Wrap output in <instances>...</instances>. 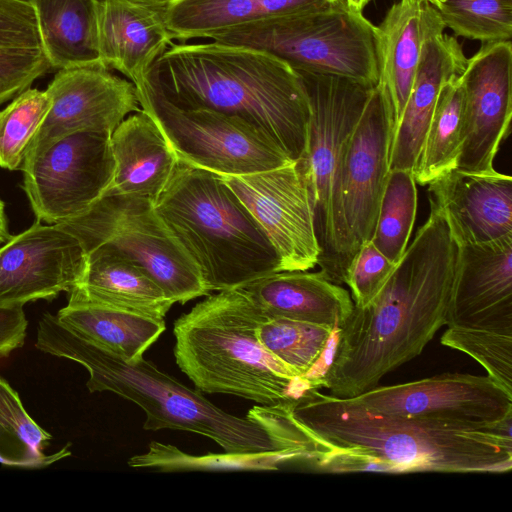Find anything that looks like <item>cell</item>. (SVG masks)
Returning <instances> with one entry per match:
<instances>
[{
    "mask_svg": "<svg viewBox=\"0 0 512 512\" xmlns=\"http://www.w3.org/2000/svg\"><path fill=\"white\" fill-rule=\"evenodd\" d=\"M466 61L451 35L437 33L424 42L410 94L393 130L390 170L414 172L440 89L451 76L464 71Z\"/></svg>",
    "mask_w": 512,
    "mask_h": 512,
    "instance_id": "cell-22",
    "label": "cell"
},
{
    "mask_svg": "<svg viewBox=\"0 0 512 512\" xmlns=\"http://www.w3.org/2000/svg\"><path fill=\"white\" fill-rule=\"evenodd\" d=\"M369 2L370 0H347V5L353 11L362 12Z\"/></svg>",
    "mask_w": 512,
    "mask_h": 512,
    "instance_id": "cell-42",
    "label": "cell"
},
{
    "mask_svg": "<svg viewBox=\"0 0 512 512\" xmlns=\"http://www.w3.org/2000/svg\"><path fill=\"white\" fill-rule=\"evenodd\" d=\"M168 0H100V60L133 84L143 79L174 39L167 26Z\"/></svg>",
    "mask_w": 512,
    "mask_h": 512,
    "instance_id": "cell-20",
    "label": "cell"
},
{
    "mask_svg": "<svg viewBox=\"0 0 512 512\" xmlns=\"http://www.w3.org/2000/svg\"><path fill=\"white\" fill-rule=\"evenodd\" d=\"M395 263L384 256L369 240L352 255L344 273L343 283L351 290L357 307H365L381 292Z\"/></svg>",
    "mask_w": 512,
    "mask_h": 512,
    "instance_id": "cell-36",
    "label": "cell"
},
{
    "mask_svg": "<svg viewBox=\"0 0 512 512\" xmlns=\"http://www.w3.org/2000/svg\"><path fill=\"white\" fill-rule=\"evenodd\" d=\"M319 469L331 473L376 472L398 474L387 461L350 449L332 448L313 462Z\"/></svg>",
    "mask_w": 512,
    "mask_h": 512,
    "instance_id": "cell-39",
    "label": "cell"
},
{
    "mask_svg": "<svg viewBox=\"0 0 512 512\" xmlns=\"http://www.w3.org/2000/svg\"><path fill=\"white\" fill-rule=\"evenodd\" d=\"M110 139L108 132L83 130L24 160L23 189L37 220L66 222L107 193L115 172Z\"/></svg>",
    "mask_w": 512,
    "mask_h": 512,
    "instance_id": "cell-11",
    "label": "cell"
},
{
    "mask_svg": "<svg viewBox=\"0 0 512 512\" xmlns=\"http://www.w3.org/2000/svg\"><path fill=\"white\" fill-rule=\"evenodd\" d=\"M444 29L438 11L427 0H400L375 26L378 83L390 99L394 128L410 94L424 42Z\"/></svg>",
    "mask_w": 512,
    "mask_h": 512,
    "instance_id": "cell-21",
    "label": "cell"
},
{
    "mask_svg": "<svg viewBox=\"0 0 512 512\" xmlns=\"http://www.w3.org/2000/svg\"><path fill=\"white\" fill-rule=\"evenodd\" d=\"M446 325L512 330V236L459 246Z\"/></svg>",
    "mask_w": 512,
    "mask_h": 512,
    "instance_id": "cell-19",
    "label": "cell"
},
{
    "mask_svg": "<svg viewBox=\"0 0 512 512\" xmlns=\"http://www.w3.org/2000/svg\"><path fill=\"white\" fill-rule=\"evenodd\" d=\"M428 2H430L432 5L434 4L435 0H427Z\"/></svg>",
    "mask_w": 512,
    "mask_h": 512,
    "instance_id": "cell-43",
    "label": "cell"
},
{
    "mask_svg": "<svg viewBox=\"0 0 512 512\" xmlns=\"http://www.w3.org/2000/svg\"><path fill=\"white\" fill-rule=\"evenodd\" d=\"M58 224L85 253L106 248L144 269L174 303L209 294L197 266L149 198L105 194L80 216Z\"/></svg>",
    "mask_w": 512,
    "mask_h": 512,
    "instance_id": "cell-9",
    "label": "cell"
},
{
    "mask_svg": "<svg viewBox=\"0 0 512 512\" xmlns=\"http://www.w3.org/2000/svg\"><path fill=\"white\" fill-rule=\"evenodd\" d=\"M307 91L310 120L306 150L297 161L308 183L324 268L333 247L332 193L338 160L374 86L346 78L298 72Z\"/></svg>",
    "mask_w": 512,
    "mask_h": 512,
    "instance_id": "cell-12",
    "label": "cell"
},
{
    "mask_svg": "<svg viewBox=\"0 0 512 512\" xmlns=\"http://www.w3.org/2000/svg\"><path fill=\"white\" fill-rule=\"evenodd\" d=\"M336 329L266 316L256 328V336L275 358L295 374L311 382L335 337Z\"/></svg>",
    "mask_w": 512,
    "mask_h": 512,
    "instance_id": "cell-30",
    "label": "cell"
},
{
    "mask_svg": "<svg viewBox=\"0 0 512 512\" xmlns=\"http://www.w3.org/2000/svg\"><path fill=\"white\" fill-rule=\"evenodd\" d=\"M36 348L81 364L93 392H112L132 401L145 413V430L197 433L215 441L227 453L278 450L267 431L249 417L241 418L215 406L198 390L140 358L128 362L79 336L56 315L45 313L37 327ZM281 451V450H278Z\"/></svg>",
    "mask_w": 512,
    "mask_h": 512,
    "instance_id": "cell-4",
    "label": "cell"
},
{
    "mask_svg": "<svg viewBox=\"0 0 512 512\" xmlns=\"http://www.w3.org/2000/svg\"><path fill=\"white\" fill-rule=\"evenodd\" d=\"M441 20L456 36L482 43L512 36V0H435Z\"/></svg>",
    "mask_w": 512,
    "mask_h": 512,
    "instance_id": "cell-34",
    "label": "cell"
},
{
    "mask_svg": "<svg viewBox=\"0 0 512 512\" xmlns=\"http://www.w3.org/2000/svg\"><path fill=\"white\" fill-rule=\"evenodd\" d=\"M463 126L456 168L494 170L493 161L508 133L512 116L511 41L482 43L460 75Z\"/></svg>",
    "mask_w": 512,
    "mask_h": 512,
    "instance_id": "cell-16",
    "label": "cell"
},
{
    "mask_svg": "<svg viewBox=\"0 0 512 512\" xmlns=\"http://www.w3.org/2000/svg\"><path fill=\"white\" fill-rule=\"evenodd\" d=\"M211 39L264 51L297 72L337 76L368 86L379 81L375 26L349 7L266 19Z\"/></svg>",
    "mask_w": 512,
    "mask_h": 512,
    "instance_id": "cell-7",
    "label": "cell"
},
{
    "mask_svg": "<svg viewBox=\"0 0 512 512\" xmlns=\"http://www.w3.org/2000/svg\"><path fill=\"white\" fill-rule=\"evenodd\" d=\"M51 105L46 91L27 88L0 111V167L21 169Z\"/></svg>",
    "mask_w": 512,
    "mask_h": 512,
    "instance_id": "cell-33",
    "label": "cell"
},
{
    "mask_svg": "<svg viewBox=\"0 0 512 512\" xmlns=\"http://www.w3.org/2000/svg\"><path fill=\"white\" fill-rule=\"evenodd\" d=\"M110 142L115 172L106 194L145 197L155 203L179 161L158 125L139 109L115 128Z\"/></svg>",
    "mask_w": 512,
    "mask_h": 512,
    "instance_id": "cell-23",
    "label": "cell"
},
{
    "mask_svg": "<svg viewBox=\"0 0 512 512\" xmlns=\"http://www.w3.org/2000/svg\"><path fill=\"white\" fill-rule=\"evenodd\" d=\"M0 48H42L31 2L0 0Z\"/></svg>",
    "mask_w": 512,
    "mask_h": 512,
    "instance_id": "cell-38",
    "label": "cell"
},
{
    "mask_svg": "<svg viewBox=\"0 0 512 512\" xmlns=\"http://www.w3.org/2000/svg\"><path fill=\"white\" fill-rule=\"evenodd\" d=\"M440 343L469 355L512 396V330L448 326Z\"/></svg>",
    "mask_w": 512,
    "mask_h": 512,
    "instance_id": "cell-35",
    "label": "cell"
},
{
    "mask_svg": "<svg viewBox=\"0 0 512 512\" xmlns=\"http://www.w3.org/2000/svg\"><path fill=\"white\" fill-rule=\"evenodd\" d=\"M147 76L175 106L237 116L268 134L293 161L303 157L309 99L299 73L279 58L216 41L177 44Z\"/></svg>",
    "mask_w": 512,
    "mask_h": 512,
    "instance_id": "cell-2",
    "label": "cell"
},
{
    "mask_svg": "<svg viewBox=\"0 0 512 512\" xmlns=\"http://www.w3.org/2000/svg\"><path fill=\"white\" fill-rule=\"evenodd\" d=\"M416 210L417 189L413 172L390 170L370 241L395 264L408 246Z\"/></svg>",
    "mask_w": 512,
    "mask_h": 512,
    "instance_id": "cell-32",
    "label": "cell"
},
{
    "mask_svg": "<svg viewBox=\"0 0 512 512\" xmlns=\"http://www.w3.org/2000/svg\"><path fill=\"white\" fill-rule=\"evenodd\" d=\"M27 325L23 307H0V357L23 345Z\"/></svg>",
    "mask_w": 512,
    "mask_h": 512,
    "instance_id": "cell-40",
    "label": "cell"
},
{
    "mask_svg": "<svg viewBox=\"0 0 512 512\" xmlns=\"http://www.w3.org/2000/svg\"><path fill=\"white\" fill-rule=\"evenodd\" d=\"M393 130L390 99L377 83L343 145L336 168L332 193L333 247L321 269L333 283H343L350 258L372 238L390 171Z\"/></svg>",
    "mask_w": 512,
    "mask_h": 512,
    "instance_id": "cell-8",
    "label": "cell"
},
{
    "mask_svg": "<svg viewBox=\"0 0 512 512\" xmlns=\"http://www.w3.org/2000/svg\"><path fill=\"white\" fill-rule=\"evenodd\" d=\"M267 315L240 288L221 290L174 322V357L197 390L229 394L269 406L315 389L259 342Z\"/></svg>",
    "mask_w": 512,
    "mask_h": 512,
    "instance_id": "cell-5",
    "label": "cell"
},
{
    "mask_svg": "<svg viewBox=\"0 0 512 512\" xmlns=\"http://www.w3.org/2000/svg\"><path fill=\"white\" fill-rule=\"evenodd\" d=\"M56 317L79 336L128 362L142 358L166 328L164 320L71 299Z\"/></svg>",
    "mask_w": 512,
    "mask_h": 512,
    "instance_id": "cell-28",
    "label": "cell"
},
{
    "mask_svg": "<svg viewBox=\"0 0 512 512\" xmlns=\"http://www.w3.org/2000/svg\"><path fill=\"white\" fill-rule=\"evenodd\" d=\"M141 109L160 128L179 160L218 175H244L290 164L264 131L237 116L172 104L146 75L134 84Z\"/></svg>",
    "mask_w": 512,
    "mask_h": 512,
    "instance_id": "cell-10",
    "label": "cell"
},
{
    "mask_svg": "<svg viewBox=\"0 0 512 512\" xmlns=\"http://www.w3.org/2000/svg\"><path fill=\"white\" fill-rule=\"evenodd\" d=\"M51 439L26 412L18 393L0 376V463L39 467L69 455L65 449L45 455Z\"/></svg>",
    "mask_w": 512,
    "mask_h": 512,
    "instance_id": "cell-31",
    "label": "cell"
},
{
    "mask_svg": "<svg viewBox=\"0 0 512 512\" xmlns=\"http://www.w3.org/2000/svg\"><path fill=\"white\" fill-rule=\"evenodd\" d=\"M267 316L338 328L354 302L320 270L281 271L240 287Z\"/></svg>",
    "mask_w": 512,
    "mask_h": 512,
    "instance_id": "cell-24",
    "label": "cell"
},
{
    "mask_svg": "<svg viewBox=\"0 0 512 512\" xmlns=\"http://www.w3.org/2000/svg\"><path fill=\"white\" fill-rule=\"evenodd\" d=\"M459 245L445 217L430 215L367 306L354 305L335 331L326 369L315 380L339 398L356 397L389 372L421 354L447 323Z\"/></svg>",
    "mask_w": 512,
    "mask_h": 512,
    "instance_id": "cell-1",
    "label": "cell"
},
{
    "mask_svg": "<svg viewBox=\"0 0 512 512\" xmlns=\"http://www.w3.org/2000/svg\"><path fill=\"white\" fill-rule=\"evenodd\" d=\"M51 69L102 63L98 44L100 0H31Z\"/></svg>",
    "mask_w": 512,
    "mask_h": 512,
    "instance_id": "cell-27",
    "label": "cell"
},
{
    "mask_svg": "<svg viewBox=\"0 0 512 512\" xmlns=\"http://www.w3.org/2000/svg\"><path fill=\"white\" fill-rule=\"evenodd\" d=\"M291 419L326 448L368 453L398 472L506 473L512 417L488 427L381 414L309 389L287 406Z\"/></svg>",
    "mask_w": 512,
    "mask_h": 512,
    "instance_id": "cell-3",
    "label": "cell"
},
{
    "mask_svg": "<svg viewBox=\"0 0 512 512\" xmlns=\"http://www.w3.org/2000/svg\"><path fill=\"white\" fill-rule=\"evenodd\" d=\"M11 234L8 229V219L5 212V203L0 198V244L10 239Z\"/></svg>",
    "mask_w": 512,
    "mask_h": 512,
    "instance_id": "cell-41",
    "label": "cell"
},
{
    "mask_svg": "<svg viewBox=\"0 0 512 512\" xmlns=\"http://www.w3.org/2000/svg\"><path fill=\"white\" fill-rule=\"evenodd\" d=\"M155 209L209 292L281 272L263 228L218 174L179 160Z\"/></svg>",
    "mask_w": 512,
    "mask_h": 512,
    "instance_id": "cell-6",
    "label": "cell"
},
{
    "mask_svg": "<svg viewBox=\"0 0 512 512\" xmlns=\"http://www.w3.org/2000/svg\"><path fill=\"white\" fill-rule=\"evenodd\" d=\"M45 91L52 105L25 159L75 132L112 134L129 114L139 110L135 85L102 63L59 69Z\"/></svg>",
    "mask_w": 512,
    "mask_h": 512,
    "instance_id": "cell-15",
    "label": "cell"
},
{
    "mask_svg": "<svg viewBox=\"0 0 512 512\" xmlns=\"http://www.w3.org/2000/svg\"><path fill=\"white\" fill-rule=\"evenodd\" d=\"M86 255L80 241L60 224L37 220L0 247V307H23L72 290Z\"/></svg>",
    "mask_w": 512,
    "mask_h": 512,
    "instance_id": "cell-17",
    "label": "cell"
},
{
    "mask_svg": "<svg viewBox=\"0 0 512 512\" xmlns=\"http://www.w3.org/2000/svg\"><path fill=\"white\" fill-rule=\"evenodd\" d=\"M343 7L347 0H168L167 26L175 39H211L266 19Z\"/></svg>",
    "mask_w": 512,
    "mask_h": 512,
    "instance_id": "cell-26",
    "label": "cell"
},
{
    "mask_svg": "<svg viewBox=\"0 0 512 512\" xmlns=\"http://www.w3.org/2000/svg\"><path fill=\"white\" fill-rule=\"evenodd\" d=\"M430 204L441 211L459 246L512 236V178L495 169L453 168L429 184Z\"/></svg>",
    "mask_w": 512,
    "mask_h": 512,
    "instance_id": "cell-18",
    "label": "cell"
},
{
    "mask_svg": "<svg viewBox=\"0 0 512 512\" xmlns=\"http://www.w3.org/2000/svg\"><path fill=\"white\" fill-rule=\"evenodd\" d=\"M85 267L68 299L164 320L175 304L141 267L102 247L85 253Z\"/></svg>",
    "mask_w": 512,
    "mask_h": 512,
    "instance_id": "cell-25",
    "label": "cell"
},
{
    "mask_svg": "<svg viewBox=\"0 0 512 512\" xmlns=\"http://www.w3.org/2000/svg\"><path fill=\"white\" fill-rule=\"evenodd\" d=\"M50 69L43 48H0V105Z\"/></svg>",
    "mask_w": 512,
    "mask_h": 512,
    "instance_id": "cell-37",
    "label": "cell"
},
{
    "mask_svg": "<svg viewBox=\"0 0 512 512\" xmlns=\"http://www.w3.org/2000/svg\"><path fill=\"white\" fill-rule=\"evenodd\" d=\"M352 403L381 414L488 427L512 417V396L488 375L446 372L402 384L379 386Z\"/></svg>",
    "mask_w": 512,
    "mask_h": 512,
    "instance_id": "cell-14",
    "label": "cell"
},
{
    "mask_svg": "<svg viewBox=\"0 0 512 512\" xmlns=\"http://www.w3.org/2000/svg\"><path fill=\"white\" fill-rule=\"evenodd\" d=\"M460 75L451 76L440 89L413 172L420 185H428L441 174L456 168L462 141L464 103Z\"/></svg>",
    "mask_w": 512,
    "mask_h": 512,
    "instance_id": "cell-29",
    "label": "cell"
},
{
    "mask_svg": "<svg viewBox=\"0 0 512 512\" xmlns=\"http://www.w3.org/2000/svg\"><path fill=\"white\" fill-rule=\"evenodd\" d=\"M263 228L280 259L281 271L319 265L315 210L298 162L244 175H219Z\"/></svg>",
    "mask_w": 512,
    "mask_h": 512,
    "instance_id": "cell-13",
    "label": "cell"
},
{
    "mask_svg": "<svg viewBox=\"0 0 512 512\" xmlns=\"http://www.w3.org/2000/svg\"><path fill=\"white\" fill-rule=\"evenodd\" d=\"M22 1L31 2V0H22Z\"/></svg>",
    "mask_w": 512,
    "mask_h": 512,
    "instance_id": "cell-44",
    "label": "cell"
}]
</instances>
